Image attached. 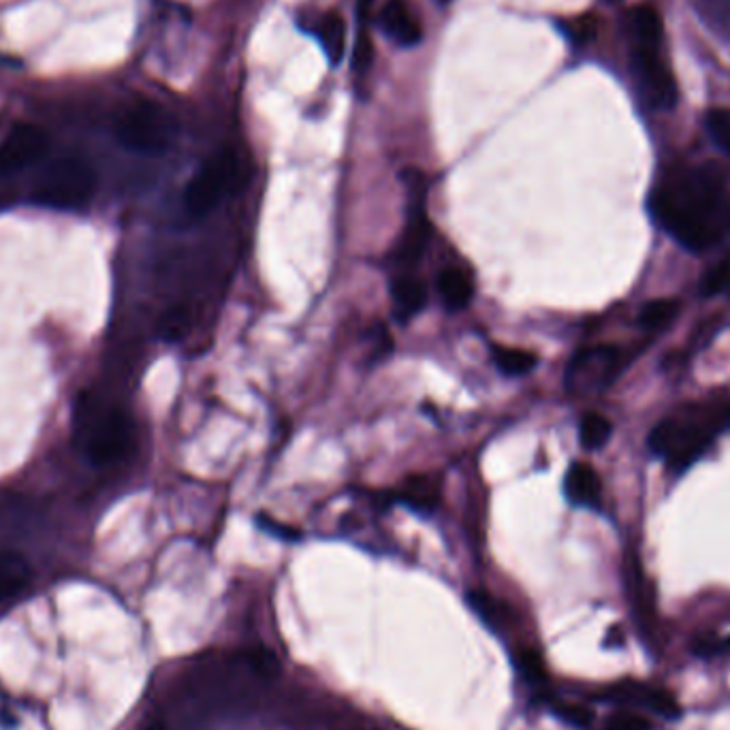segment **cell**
<instances>
[{"label": "cell", "mask_w": 730, "mask_h": 730, "mask_svg": "<svg viewBox=\"0 0 730 730\" xmlns=\"http://www.w3.org/2000/svg\"><path fill=\"white\" fill-rule=\"evenodd\" d=\"M142 730H165V727L160 722H153V724H148V727H144Z\"/></svg>", "instance_id": "4dcf8cb0"}, {"label": "cell", "mask_w": 730, "mask_h": 730, "mask_svg": "<svg viewBox=\"0 0 730 730\" xmlns=\"http://www.w3.org/2000/svg\"><path fill=\"white\" fill-rule=\"evenodd\" d=\"M635 66L639 73L640 84L649 94L651 103L658 107L669 109L677 103V84L672 77V71L669 64L663 61L660 50H647V48H637L635 50Z\"/></svg>", "instance_id": "9c48e42d"}, {"label": "cell", "mask_w": 730, "mask_h": 730, "mask_svg": "<svg viewBox=\"0 0 730 730\" xmlns=\"http://www.w3.org/2000/svg\"><path fill=\"white\" fill-rule=\"evenodd\" d=\"M468 605L472 607V611H477L481 615V619L487 622L489 626H504V622H507L504 607L498 601H493L486 592H470L468 594Z\"/></svg>", "instance_id": "cb8c5ba5"}, {"label": "cell", "mask_w": 730, "mask_h": 730, "mask_svg": "<svg viewBox=\"0 0 730 730\" xmlns=\"http://www.w3.org/2000/svg\"><path fill=\"white\" fill-rule=\"evenodd\" d=\"M438 498L440 486L431 474H417L408 479L397 496L401 504H408L417 513H431L438 507Z\"/></svg>", "instance_id": "2e32d148"}, {"label": "cell", "mask_w": 730, "mask_h": 730, "mask_svg": "<svg viewBox=\"0 0 730 730\" xmlns=\"http://www.w3.org/2000/svg\"><path fill=\"white\" fill-rule=\"evenodd\" d=\"M242 182L240 163L233 150L225 148L204 163L184 190V206L192 216H204Z\"/></svg>", "instance_id": "52a82bcc"}, {"label": "cell", "mask_w": 730, "mask_h": 730, "mask_svg": "<svg viewBox=\"0 0 730 730\" xmlns=\"http://www.w3.org/2000/svg\"><path fill=\"white\" fill-rule=\"evenodd\" d=\"M613 426L601 413H585L578 424V440L585 451H598L607 445Z\"/></svg>", "instance_id": "ffe728a7"}, {"label": "cell", "mask_w": 730, "mask_h": 730, "mask_svg": "<svg viewBox=\"0 0 730 730\" xmlns=\"http://www.w3.org/2000/svg\"><path fill=\"white\" fill-rule=\"evenodd\" d=\"M633 32L637 39V48L660 50L665 41V27L658 11L649 4H640L633 11Z\"/></svg>", "instance_id": "e0dca14e"}, {"label": "cell", "mask_w": 730, "mask_h": 730, "mask_svg": "<svg viewBox=\"0 0 730 730\" xmlns=\"http://www.w3.org/2000/svg\"><path fill=\"white\" fill-rule=\"evenodd\" d=\"M491 355H493L498 369L507 376H525L539 364V357L525 348H511V346L496 344V346H491Z\"/></svg>", "instance_id": "ac0fdd59"}, {"label": "cell", "mask_w": 730, "mask_h": 730, "mask_svg": "<svg viewBox=\"0 0 730 730\" xmlns=\"http://www.w3.org/2000/svg\"><path fill=\"white\" fill-rule=\"evenodd\" d=\"M96 190V171L91 163L77 156L54 160L43 169L34 184L32 197L36 204L54 210H82L91 204Z\"/></svg>", "instance_id": "277c9868"}, {"label": "cell", "mask_w": 730, "mask_h": 730, "mask_svg": "<svg viewBox=\"0 0 730 730\" xmlns=\"http://www.w3.org/2000/svg\"><path fill=\"white\" fill-rule=\"evenodd\" d=\"M392 300H394V314L397 321L406 323L426 307V284L417 275H397L392 282Z\"/></svg>", "instance_id": "4fadbf2b"}, {"label": "cell", "mask_w": 730, "mask_h": 730, "mask_svg": "<svg viewBox=\"0 0 730 730\" xmlns=\"http://www.w3.org/2000/svg\"><path fill=\"white\" fill-rule=\"evenodd\" d=\"M31 581L29 562L13 551H0V603L18 596Z\"/></svg>", "instance_id": "9a60e30c"}, {"label": "cell", "mask_w": 730, "mask_h": 730, "mask_svg": "<svg viewBox=\"0 0 730 730\" xmlns=\"http://www.w3.org/2000/svg\"><path fill=\"white\" fill-rule=\"evenodd\" d=\"M116 137L133 153H165L174 137V122L156 103L142 101L131 105L116 121Z\"/></svg>", "instance_id": "8992f818"}, {"label": "cell", "mask_w": 730, "mask_h": 730, "mask_svg": "<svg viewBox=\"0 0 730 730\" xmlns=\"http://www.w3.org/2000/svg\"><path fill=\"white\" fill-rule=\"evenodd\" d=\"M380 29L387 32V36L401 48H413L424 36L419 18L413 13V9L404 0H389L383 7Z\"/></svg>", "instance_id": "8fae6325"}, {"label": "cell", "mask_w": 730, "mask_h": 730, "mask_svg": "<svg viewBox=\"0 0 730 730\" xmlns=\"http://www.w3.org/2000/svg\"><path fill=\"white\" fill-rule=\"evenodd\" d=\"M730 426V401L688 404L663 419L649 434V449L670 468H688L711 447L720 429Z\"/></svg>", "instance_id": "7a4b0ae2"}, {"label": "cell", "mask_w": 730, "mask_h": 730, "mask_svg": "<svg viewBox=\"0 0 730 730\" xmlns=\"http://www.w3.org/2000/svg\"><path fill=\"white\" fill-rule=\"evenodd\" d=\"M569 34L577 41V43H583V41H587L592 34H594V22H592V18H581V20H577L571 29H569Z\"/></svg>", "instance_id": "f546056e"}, {"label": "cell", "mask_w": 730, "mask_h": 730, "mask_svg": "<svg viewBox=\"0 0 730 730\" xmlns=\"http://www.w3.org/2000/svg\"><path fill=\"white\" fill-rule=\"evenodd\" d=\"M730 286V248L709 268V272L702 275L700 293L702 298H713Z\"/></svg>", "instance_id": "7402d4cb"}, {"label": "cell", "mask_w": 730, "mask_h": 730, "mask_svg": "<svg viewBox=\"0 0 730 730\" xmlns=\"http://www.w3.org/2000/svg\"><path fill=\"white\" fill-rule=\"evenodd\" d=\"M186 310L184 307H174L171 312H167V316H165V321H163V334H165V337L167 340H176V337H180V335L184 334V330H186Z\"/></svg>", "instance_id": "484cf974"}, {"label": "cell", "mask_w": 730, "mask_h": 730, "mask_svg": "<svg viewBox=\"0 0 730 730\" xmlns=\"http://www.w3.org/2000/svg\"><path fill=\"white\" fill-rule=\"evenodd\" d=\"M647 206L670 238L692 252H705L730 236L729 186L711 167L679 165L665 171Z\"/></svg>", "instance_id": "6da1fadb"}, {"label": "cell", "mask_w": 730, "mask_h": 730, "mask_svg": "<svg viewBox=\"0 0 730 730\" xmlns=\"http://www.w3.org/2000/svg\"><path fill=\"white\" fill-rule=\"evenodd\" d=\"M438 293L442 304L451 312H461L468 307L474 295V282L463 268H447L438 275Z\"/></svg>", "instance_id": "5bb4252c"}, {"label": "cell", "mask_w": 730, "mask_h": 730, "mask_svg": "<svg viewBox=\"0 0 730 730\" xmlns=\"http://www.w3.org/2000/svg\"><path fill=\"white\" fill-rule=\"evenodd\" d=\"M372 62V39H369V32L359 31V36H357V43H355V52H353V64L355 69L364 71L369 66Z\"/></svg>", "instance_id": "83f0119b"}, {"label": "cell", "mask_w": 730, "mask_h": 730, "mask_svg": "<svg viewBox=\"0 0 730 730\" xmlns=\"http://www.w3.org/2000/svg\"><path fill=\"white\" fill-rule=\"evenodd\" d=\"M426 199H410V213H408V225L401 231V238L397 242V261L410 265L417 263L427 246L431 242L434 227L427 220L426 210H424Z\"/></svg>", "instance_id": "30bf717a"}, {"label": "cell", "mask_w": 730, "mask_h": 730, "mask_svg": "<svg viewBox=\"0 0 730 730\" xmlns=\"http://www.w3.org/2000/svg\"><path fill=\"white\" fill-rule=\"evenodd\" d=\"M564 493L575 507L598 509L603 502V483L598 472L585 461H575L564 477Z\"/></svg>", "instance_id": "7c38bea8"}, {"label": "cell", "mask_w": 730, "mask_h": 730, "mask_svg": "<svg viewBox=\"0 0 730 730\" xmlns=\"http://www.w3.org/2000/svg\"><path fill=\"white\" fill-rule=\"evenodd\" d=\"M257 521H259V525L263 530H268L270 534H274L278 539H284V541H300L302 539V534L298 530H293L289 525H282V523H278V521L268 518V515H259Z\"/></svg>", "instance_id": "f1b7e54d"}, {"label": "cell", "mask_w": 730, "mask_h": 730, "mask_svg": "<svg viewBox=\"0 0 730 730\" xmlns=\"http://www.w3.org/2000/svg\"><path fill=\"white\" fill-rule=\"evenodd\" d=\"M681 304L677 300H656L640 310L639 323L645 332H658L667 327L679 314Z\"/></svg>", "instance_id": "44dd1931"}, {"label": "cell", "mask_w": 730, "mask_h": 730, "mask_svg": "<svg viewBox=\"0 0 730 730\" xmlns=\"http://www.w3.org/2000/svg\"><path fill=\"white\" fill-rule=\"evenodd\" d=\"M628 362L630 355L619 346L583 348L569 364L566 389L575 397L603 394L617 380Z\"/></svg>", "instance_id": "5b68a950"}, {"label": "cell", "mask_w": 730, "mask_h": 730, "mask_svg": "<svg viewBox=\"0 0 730 730\" xmlns=\"http://www.w3.org/2000/svg\"><path fill=\"white\" fill-rule=\"evenodd\" d=\"M557 713H560L566 722H571V724H575V727H587L590 720H592L590 709H585L583 705H577V702H562V705L557 707Z\"/></svg>", "instance_id": "4316f807"}, {"label": "cell", "mask_w": 730, "mask_h": 730, "mask_svg": "<svg viewBox=\"0 0 730 730\" xmlns=\"http://www.w3.org/2000/svg\"><path fill=\"white\" fill-rule=\"evenodd\" d=\"M319 39L327 52V59L332 64H340L346 54V24L342 15L327 13L319 24Z\"/></svg>", "instance_id": "d6986e66"}, {"label": "cell", "mask_w": 730, "mask_h": 730, "mask_svg": "<svg viewBox=\"0 0 730 730\" xmlns=\"http://www.w3.org/2000/svg\"><path fill=\"white\" fill-rule=\"evenodd\" d=\"M75 426L82 451L98 468L118 463L133 449L131 417L101 397L86 394L80 399Z\"/></svg>", "instance_id": "3957f363"}, {"label": "cell", "mask_w": 730, "mask_h": 730, "mask_svg": "<svg viewBox=\"0 0 730 730\" xmlns=\"http://www.w3.org/2000/svg\"><path fill=\"white\" fill-rule=\"evenodd\" d=\"M48 150V133L36 124H15L0 144V174H13Z\"/></svg>", "instance_id": "ba28073f"}, {"label": "cell", "mask_w": 730, "mask_h": 730, "mask_svg": "<svg viewBox=\"0 0 730 730\" xmlns=\"http://www.w3.org/2000/svg\"><path fill=\"white\" fill-rule=\"evenodd\" d=\"M603 730H651V724L643 716L630 713V711H619L608 718Z\"/></svg>", "instance_id": "d4e9b609"}, {"label": "cell", "mask_w": 730, "mask_h": 730, "mask_svg": "<svg viewBox=\"0 0 730 730\" xmlns=\"http://www.w3.org/2000/svg\"><path fill=\"white\" fill-rule=\"evenodd\" d=\"M438 2H440V4H447V2H451V0H438Z\"/></svg>", "instance_id": "1f68e13d"}, {"label": "cell", "mask_w": 730, "mask_h": 730, "mask_svg": "<svg viewBox=\"0 0 730 730\" xmlns=\"http://www.w3.org/2000/svg\"><path fill=\"white\" fill-rule=\"evenodd\" d=\"M705 126H707V133H709L711 142L720 150L730 153V109H727V107L711 109L705 118Z\"/></svg>", "instance_id": "603a6c76"}]
</instances>
